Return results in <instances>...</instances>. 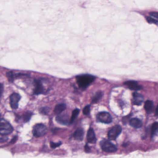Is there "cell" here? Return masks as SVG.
Instances as JSON below:
<instances>
[{"label":"cell","mask_w":158,"mask_h":158,"mask_svg":"<svg viewBox=\"0 0 158 158\" xmlns=\"http://www.w3.org/2000/svg\"><path fill=\"white\" fill-rule=\"evenodd\" d=\"M74 137L76 140L81 141L83 140V136H84V131L81 128H78L74 134Z\"/></svg>","instance_id":"cell-14"},{"label":"cell","mask_w":158,"mask_h":158,"mask_svg":"<svg viewBox=\"0 0 158 158\" xmlns=\"http://www.w3.org/2000/svg\"><path fill=\"white\" fill-rule=\"evenodd\" d=\"M103 95V93L102 91H98L92 98V102L94 103L98 102L102 97Z\"/></svg>","instance_id":"cell-18"},{"label":"cell","mask_w":158,"mask_h":158,"mask_svg":"<svg viewBox=\"0 0 158 158\" xmlns=\"http://www.w3.org/2000/svg\"><path fill=\"white\" fill-rule=\"evenodd\" d=\"M32 116V113L30 111L26 112L23 116L24 121L25 122H28L30 120Z\"/></svg>","instance_id":"cell-20"},{"label":"cell","mask_w":158,"mask_h":158,"mask_svg":"<svg viewBox=\"0 0 158 158\" xmlns=\"http://www.w3.org/2000/svg\"><path fill=\"white\" fill-rule=\"evenodd\" d=\"M79 112H80V110L78 109H74L72 112V115L71 117L70 120V123H72L74 122V120L76 119L77 116L79 115Z\"/></svg>","instance_id":"cell-19"},{"label":"cell","mask_w":158,"mask_h":158,"mask_svg":"<svg viewBox=\"0 0 158 158\" xmlns=\"http://www.w3.org/2000/svg\"><path fill=\"white\" fill-rule=\"evenodd\" d=\"M122 128L119 125L113 127L108 134V137L110 140H115L122 132Z\"/></svg>","instance_id":"cell-5"},{"label":"cell","mask_w":158,"mask_h":158,"mask_svg":"<svg viewBox=\"0 0 158 158\" xmlns=\"http://www.w3.org/2000/svg\"><path fill=\"white\" fill-rule=\"evenodd\" d=\"M61 142H59L58 143H54L53 142L51 143V148H55L56 147H58L61 145Z\"/></svg>","instance_id":"cell-24"},{"label":"cell","mask_w":158,"mask_h":158,"mask_svg":"<svg viewBox=\"0 0 158 158\" xmlns=\"http://www.w3.org/2000/svg\"><path fill=\"white\" fill-rule=\"evenodd\" d=\"M47 133V128L43 124H37L33 127L32 133L36 137L43 136Z\"/></svg>","instance_id":"cell-3"},{"label":"cell","mask_w":158,"mask_h":158,"mask_svg":"<svg viewBox=\"0 0 158 158\" xmlns=\"http://www.w3.org/2000/svg\"><path fill=\"white\" fill-rule=\"evenodd\" d=\"M35 87L34 89V93L35 94L39 95L43 93L44 92V87L41 81L38 80L35 81Z\"/></svg>","instance_id":"cell-12"},{"label":"cell","mask_w":158,"mask_h":158,"mask_svg":"<svg viewBox=\"0 0 158 158\" xmlns=\"http://www.w3.org/2000/svg\"><path fill=\"white\" fill-rule=\"evenodd\" d=\"M150 15L151 16H153L155 18H158V13L157 12H152V13H150Z\"/></svg>","instance_id":"cell-25"},{"label":"cell","mask_w":158,"mask_h":158,"mask_svg":"<svg viewBox=\"0 0 158 158\" xmlns=\"http://www.w3.org/2000/svg\"><path fill=\"white\" fill-rule=\"evenodd\" d=\"M12 125L4 119H0V135L7 136L13 132Z\"/></svg>","instance_id":"cell-2"},{"label":"cell","mask_w":158,"mask_h":158,"mask_svg":"<svg viewBox=\"0 0 158 158\" xmlns=\"http://www.w3.org/2000/svg\"><path fill=\"white\" fill-rule=\"evenodd\" d=\"M97 118L98 121L104 123H110L112 121V117L108 112H100L97 116Z\"/></svg>","instance_id":"cell-6"},{"label":"cell","mask_w":158,"mask_h":158,"mask_svg":"<svg viewBox=\"0 0 158 158\" xmlns=\"http://www.w3.org/2000/svg\"><path fill=\"white\" fill-rule=\"evenodd\" d=\"M155 115L156 116H158V104L157 105V108H156V110H155Z\"/></svg>","instance_id":"cell-28"},{"label":"cell","mask_w":158,"mask_h":158,"mask_svg":"<svg viewBox=\"0 0 158 158\" xmlns=\"http://www.w3.org/2000/svg\"><path fill=\"white\" fill-rule=\"evenodd\" d=\"M130 126L133 128L138 129L142 127L143 126V123L138 118H134L131 119L130 121Z\"/></svg>","instance_id":"cell-13"},{"label":"cell","mask_w":158,"mask_h":158,"mask_svg":"<svg viewBox=\"0 0 158 158\" xmlns=\"http://www.w3.org/2000/svg\"><path fill=\"white\" fill-rule=\"evenodd\" d=\"M133 103L134 105H141L144 101V97L142 94L138 93L137 92H135L133 94Z\"/></svg>","instance_id":"cell-9"},{"label":"cell","mask_w":158,"mask_h":158,"mask_svg":"<svg viewBox=\"0 0 158 158\" xmlns=\"http://www.w3.org/2000/svg\"><path fill=\"white\" fill-rule=\"evenodd\" d=\"M21 96L19 94L14 93L10 97V103L13 109H17L18 108V103L21 99Z\"/></svg>","instance_id":"cell-7"},{"label":"cell","mask_w":158,"mask_h":158,"mask_svg":"<svg viewBox=\"0 0 158 158\" xmlns=\"http://www.w3.org/2000/svg\"><path fill=\"white\" fill-rule=\"evenodd\" d=\"M0 117H1V114H0Z\"/></svg>","instance_id":"cell-29"},{"label":"cell","mask_w":158,"mask_h":158,"mask_svg":"<svg viewBox=\"0 0 158 158\" xmlns=\"http://www.w3.org/2000/svg\"><path fill=\"white\" fill-rule=\"evenodd\" d=\"M151 137L154 136L158 134V122H155L153 124L152 126L151 127Z\"/></svg>","instance_id":"cell-17"},{"label":"cell","mask_w":158,"mask_h":158,"mask_svg":"<svg viewBox=\"0 0 158 158\" xmlns=\"http://www.w3.org/2000/svg\"><path fill=\"white\" fill-rule=\"evenodd\" d=\"M153 102L152 101L147 100L146 102L144 104V108L147 113H150L152 112L153 109Z\"/></svg>","instance_id":"cell-16"},{"label":"cell","mask_w":158,"mask_h":158,"mask_svg":"<svg viewBox=\"0 0 158 158\" xmlns=\"http://www.w3.org/2000/svg\"><path fill=\"white\" fill-rule=\"evenodd\" d=\"M85 150L86 152L89 153L90 151V148L87 144H86L85 146Z\"/></svg>","instance_id":"cell-27"},{"label":"cell","mask_w":158,"mask_h":158,"mask_svg":"<svg viewBox=\"0 0 158 158\" xmlns=\"http://www.w3.org/2000/svg\"><path fill=\"white\" fill-rule=\"evenodd\" d=\"M77 84L81 88L86 89L94 81L95 77L90 74H82L76 78Z\"/></svg>","instance_id":"cell-1"},{"label":"cell","mask_w":158,"mask_h":158,"mask_svg":"<svg viewBox=\"0 0 158 158\" xmlns=\"http://www.w3.org/2000/svg\"><path fill=\"white\" fill-rule=\"evenodd\" d=\"M101 147L105 152L114 153L117 151V147L115 145L107 140H103L100 143Z\"/></svg>","instance_id":"cell-4"},{"label":"cell","mask_w":158,"mask_h":158,"mask_svg":"<svg viewBox=\"0 0 158 158\" xmlns=\"http://www.w3.org/2000/svg\"><path fill=\"white\" fill-rule=\"evenodd\" d=\"M56 121L58 122L59 123L61 124L66 125L67 124L68 122H70L69 120V116L67 114H60L58 115L56 117Z\"/></svg>","instance_id":"cell-10"},{"label":"cell","mask_w":158,"mask_h":158,"mask_svg":"<svg viewBox=\"0 0 158 158\" xmlns=\"http://www.w3.org/2000/svg\"><path fill=\"white\" fill-rule=\"evenodd\" d=\"M66 105L64 103L58 104L55 107L54 112L57 115H60L66 109Z\"/></svg>","instance_id":"cell-15"},{"label":"cell","mask_w":158,"mask_h":158,"mask_svg":"<svg viewBox=\"0 0 158 158\" xmlns=\"http://www.w3.org/2000/svg\"><path fill=\"white\" fill-rule=\"evenodd\" d=\"M3 91V86L2 84H0V97L1 96Z\"/></svg>","instance_id":"cell-26"},{"label":"cell","mask_w":158,"mask_h":158,"mask_svg":"<svg viewBox=\"0 0 158 158\" xmlns=\"http://www.w3.org/2000/svg\"><path fill=\"white\" fill-rule=\"evenodd\" d=\"M146 20L149 23H153L158 25V21L151 17H148L146 18Z\"/></svg>","instance_id":"cell-22"},{"label":"cell","mask_w":158,"mask_h":158,"mask_svg":"<svg viewBox=\"0 0 158 158\" xmlns=\"http://www.w3.org/2000/svg\"><path fill=\"white\" fill-rule=\"evenodd\" d=\"M87 140L90 143H95L96 142V138L94 131L92 128H90L87 132Z\"/></svg>","instance_id":"cell-11"},{"label":"cell","mask_w":158,"mask_h":158,"mask_svg":"<svg viewBox=\"0 0 158 158\" xmlns=\"http://www.w3.org/2000/svg\"><path fill=\"white\" fill-rule=\"evenodd\" d=\"M90 111V105H87L84 108L83 110V113L84 115H87L89 114Z\"/></svg>","instance_id":"cell-23"},{"label":"cell","mask_w":158,"mask_h":158,"mask_svg":"<svg viewBox=\"0 0 158 158\" xmlns=\"http://www.w3.org/2000/svg\"><path fill=\"white\" fill-rule=\"evenodd\" d=\"M124 85L127 86L130 89L133 90H139L142 89V87L140 86L138 82L135 81H128L124 82Z\"/></svg>","instance_id":"cell-8"},{"label":"cell","mask_w":158,"mask_h":158,"mask_svg":"<svg viewBox=\"0 0 158 158\" xmlns=\"http://www.w3.org/2000/svg\"><path fill=\"white\" fill-rule=\"evenodd\" d=\"M40 111L42 114L46 115L49 113V111H50V108L47 107H43L40 109Z\"/></svg>","instance_id":"cell-21"}]
</instances>
